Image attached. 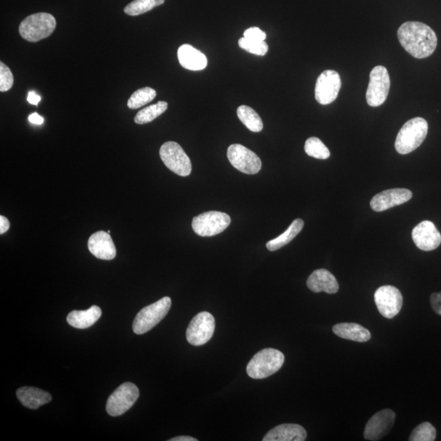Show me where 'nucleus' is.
<instances>
[{
    "label": "nucleus",
    "mask_w": 441,
    "mask_h": 441,
    "mask_svg": "<svg viewBox=\"0 0 441 441\" xmlns=\"http://www.w3.org/2000/svg\"><path fill=\"white\" fill-rule=\"evenodd\" d=\"M430 302L433 311L441 316V292L431 294Z\"/></svg>",
    "instance_id": "nucleus-34"
},
{
    "label": "nucleus",
    "mask_w": 441,
    "mask_h": 441,
    "mask_svg": "<svg viewBox=\"0 0 441 441\" xmlns=\"http://www.w3.org/2000/svg\"><path fill=\"white\" fill-rule=\"evenodd\" d=\"M333 332L339 338L354 342H365L370 340L371 333L367 328L356 323H340L333 327Z\"/></svg>",
    "instance_id": "nucleus-22"
},
{
    "label": "nucleus",
    "mask_w": 441,
    "mask_h": 441,
    "mask_svg": "<svg viewBox=\"0 0 441 441\" xmlns=\"http://www.w3.org/2000/svg\"><path fill=\"white\" fill-rule=\"evenodd\" d=\"M157 96L156 90L145 87V88L140 89L130 96L128 101V108L135 110L143 108V106L151 103Z\"/></svg>",
    "instance_id": "nucleus-27"
},
{
    "label": "nucleus",
    "mask_w": 441,
    "mask_h": 441,
    "mask_svg": "<svg viewBox=\"0 0 441 441\" xmlns=\"http://www.w3.org/2000/svg\"><path fill=\"white\" fill-rule=\"evenodd\" d=\"M29 121L34 124L41 125L45 120L38 113H33L29 116Z\"/></svg>",
    "instance_id": "nucleus-37"
},
{
    "label": "nucleus",
    "mask_w": 441,
    "mask_h": 441,
    "mask_svg": "<svg viewBox=\"0 0 441 441\" xmlns=\"http://www.w3.org/2000/svg\"><path fill=\"white\" fill-rule=\"evenodd\" d=\"M172 305L171 298L164 297L157 303L144 308L135 317L133 331L136 334H144L151 331L167 316Z\"/></svg>",
    "instance_id": "nucleus-5"
},
{
    "label": "nucleus",
    "mask_w": 441,
    "mask_h": 441,
    "mask_svg": "<svg viewBox=\"0 0 441 441\" xmlns=\"http://www.w3.org/2000/svg\"><path fill=\"white\" fill-rule=\"evenodd\" d=\"M159 156L166 166L177 175H190L192 166L190 158L180 145L175 142H167L159 150Z\"/></svg>",
    "instance_id": "nucleus-6"
},
{
    "label": "nucleus",
    "mask_w": 441,
    "mask_h": 441,
    "mask_svg": "<svg viewBox=\"0 0 441 441\" xmlns=\"http://www.w3.org/2000/svg\"><path fill=\"white\" fill-rule=\"evenodd\" d=\"M305 152L309 157H312L319 159H326L331 157V152L322 143L321 139L317 138H310L305 143Z\"/></svg>",
    "instance_id": "nucleus-28"
},
{
    "label": "nucleus",
    "mask_w": 441,
    "mask_h": 441,
    "mask_svg": "<svg viewBox=\"0 0 441 441\" xmlns=\"http://www.w3.org/2000/svg\"><path fill=\"white\" fill-rule=\"evenodd\" d=\"M391 80L386 68L377 66L370 72V83L366 92V101L372 108L384 104L389 94Z\"/></svg>",
    "instance_id": "nucleus-7"
},
{
    "label": "nucleus",
    "mask_w": 441,
    "mask_h": 441,
    "mask_svg": "<svg viewBox=\"0 0 441 441\" xmlns=\"http://www.w3.org/2000/svg\"><path fill=\"white\" fill-rule=\"evenodd\" d=\"M375 301L382 316L392 319L400 312L403 297L400 290L394 286L385 285L376 290Z\"/></svg>",
    "instance_id": "nucleus-11"
},
{
    "label": "nucleus",
    "mask_w": 441,
    "mask_h": 441,
    "mask_svg": "<svg viewBox=\"0 0 441 441\" xmlns=\"http://www.w3.org/2000/svg\"><path fill=\"white\" fill-rule=\"evenodd\" d=\"M178 57L181 66L189 71H203L208 66L206 56L190 45H183L179 48Z\"/></svg>",
    "instance_id": "nucleus-20"
},
{
    "label": "nucleus",
    "mask_w": 441,
    "mask_h": 441,
    "mask_svg": "<svg viewBox=\"0 0 441 441\" xmlns=\"http://www.w3.org/2000/svg\"><path fill=\"white\" fill-rule=\"evenodd\" d=\"M428 133V121L421 117L412 119L401 128L395 143L396 152L400 154H410L419 148Z\"/></svg>",
    "instance_id": "nucleus-2"
},
{
    "label": "nucleus",
    "mask_w": 441,
    "mask_h": 441,
    "mask_svg": "<svg viewBox=\"0 0 441 441\" xmlns=\"http://www.w3.org/2000/svg\"><path fill=\"white\" fill-rule=\"evenodd\" d=\"M436 438V430L433 425L428 421L419 424L411 433L410 441H433Z\"/></svg>",
    "instance_id": "nucleus-30"
},
{
    "label": "nucleus",
    "mask_w": 441,
    "mask_h": 441,
    "mask_svg": "<svg viewBox=\"0 0 441 441\" xmlns=\"http://www.w3.org/2000/svg\"><path fill=\"white\" fill-rule=\"evenodd\" d=\"M412 196L413 194L408 189H390V190L377 194L372 198L370 206L374 211L382 212L408 202Z\"/></svg>",
    "instance_id": "nucleus-16"
},
{
    "label": "nucleus",
    "mask_w": 441,
    "mask_h": 441,
    "mask_svg": "<svg viewBox=\"0 0 441 441\" xmlns=\"http://www.w3.org/2000/svg\"><path fill=\"white\" fill-rule=\"evenodd\" d=\"M307 431L298 424H281L268 431L263 441H304Z\"/></svg>",
    "instance_id": "nucleus-19"
},
{
    "label": "nucleus",
    "mask_w": 441,
    "mask_h": 441,
    "mask_svg": "<svg viewBox=\"0 0 441 441\" xmlns=\"http://www.w3.org/2000/svg\"><path fill=\"white\" fill-rule=\"evenodd\" d=\"M404 50L412 57L423 59L433 55L438 46V36L429 26L419 22H407L397 31Z\"/></svg>",
    "instance_id": "nucleus-1"
},
{
    "label": "nucleus",
    "mask_w": 441,
    "mask_h": 441,
    "mask_svg": "<svg viewBox=\"0 0 441 441\" xmlns=\"http://www.w3.org/2000/svg\"><path fill=\"white\" fill-rule=\"evenodd\" d=\"M10 227V222H9L8 218L3 215L0 216V234L3 235L6 233Z\"/></svg>",
    "instance_id": "nucleus-35"
},
{
    "label": "nucleus",
    "mask_w": 441,
    "mask_h": 441,
    "mask_svg": "<svg viewBox=\"0 0 441 441\" xmlns=\"http://www.w3.org/2000/svg\"><path fill=\"white\" fill-rule=\"evenodd\" d=\"M91 254L101 260H113L116 256V248L108 232L100 231L92 235L88 242Z\"/></svg>",
    "instance_id": "nucleus-17"
},
{
    "label": "nucleus",
    "mask_w": 441,
    "mask_h": 441,
    "mask_svg": "<svg viewBox=\"0 0 441 441\" xmlns=\"http://www.w3.org/2000/svg\"><path fill=\"white\" fill-rule=\"evenodd\" d=\"M101 310L98 306H92L85 311H73L67 316V323L76 328H88L99 321Z\"/></svg>",
    "instance_id": "nucleus-23"
},
{
    "label": "nucleus",
    "mask_w": 441,
    "mask_h": 441,
    "mask_svg": "<svg viewBox=\"0 0 441 441\" xmlns=\"http://www.w3.org/2000/svg\"><path fill=\"white\" fill-rule=\"evenodd\" d=\"M27 101L31 104L37 106L41 101V96L36 94V92L31 91L29 93Z\"/></svg>",
    "instance_id": "nucleus-36"
},
{
    "label": "nucleus",
    "mask_w": 441,
    "mask_h": 441,
    "mask_svg": "<svg viewBox=\"0 0 441 441\" xmlns=\"http://www.w3.org/2000/svg\"><path fill=\"white\" fill-rule=\"evenodd\" d=\"M14 83L13 73L3 62L0 63V91L7 92Z\"/></svg>",
    "instance_id": "nucleus-32"
},
{
    "label": "nucleus",
    "mask_w": 441,
    "mask_h": 441,
    "mask_svg": "<svg viewBox=\"0 0 441 441\" xmlns=\"http://www.w3.org/2000/svg\"><path fill=\"white\" fill-rule=\"evenodd\" d=\"M304 226V222L302 219H296L293 222L285 232L282 235H280L277 238L271 240L266 244V248L270 251L278 250L286 245H288L289 242L292 241L295 237H296L300 232L303 230Z\"/></svg>",
    "instance_id": "nucleus-24"
},
{
    "label": "nucleus",
    "mask_w": 441,
    "mask_h": 441,
    "mask_svg": "<svg viewBox=\"0 0 441 441\" xmlns=\"http://www.w3.org/2000/svg\"><path fill=\"white\" fill-rule=\"evenodd\" d=\"M57 27L52 14L38 13L28 16L19 26V34L27 41L36 43L50 37Z\"/></svg>",
    "instance_id": "nucleus-4"
},
{
    "label": "nucleus",
    "mask_w": 441,
    "mask_h": 441,
    "mask_svg": "<svg viewBox=\"0 0 441 441\" xmlns=\"http://www.w3.org/2000/svg\"><path fill=\"white\" fill-rule=\"evenodd\" d=\"M138 397V386L132 382H125L109 396L106 403V411L110 416L122 415L135 404Z\"/></svg>",
    "instance_id": "nucleus-9"
},
{
    "label": "nucleus",
    "mask_w": 441,
    "mask_h": 441,
    "mask_svg": "<svg viewBox=\"0 0 441 441\" xmlns=\"http://www.w3.org/2000/svg\"><path fill=\"white\" fill-rule=\"evenodd\" d=\"M17 396L24 406L31 410L40 408L52 400L48 392L31 386L21 387L17 391Z\"/></svg>",
    "instance_id": "nucleus-21"
},
{
    "label": "nucleus",
    "mask_w": 441,
    "mask_h": 441,
    "mask_svg": "<svg viewBox=\"0 0 441 441\" xmlns=\"http://www.w3.org/2000/svg\"><path fill=\"white\" fill-rule=\"evenodd\" d=\"M412 237L416 246L424 251L434 250L441 244V235L433 222L430 221L421 222L416 226Z\"/></svg>",
    "instance_id": "nucleus-15"
},
{
    "label": "nucleus",
    "mask_w": 441,
    "mask_h": 441,
    "mask_svg": "<svg viewBox=\"0 0 441 441\" xmlns=\"http://www.w3.org/2000/svg\"><path fill=\"white\" fill-rule=\"evenodd\" d=\"M284 354L274 348H266L256 354L247 366V374L254 379H263L281 369Z\"/></svg>",
    "instance_id": "nucleus-3"
},
{
    "label": "nucleus",
    "mask_w": 441,
    "mask_h": 441,
    "mask_svg": "<svg viewBox=\"0 0 441 441\" xmlns=\"http://www.w3.org/2000/svg\"><path fill=\"white\" fill-rule=\"evenodd\" d=\"M239 45L246 52L258 56H265L268 52V45L265 41H251L243 37L240 38Z\"/></svg>",
    "instance_id": "nucleus-31"
},
{
    "label": "nucleus",
    "mask_w": 441,
    "mask_h": 441,
    "mask_svg": "<svg viewBox=\"0 0 441 441\" xmlns=\"http://www.w3.org/2000/svg\"><path fill=\"white\" fill-rule=\"evenodd\" d=\"M231 224V217L225 212L210 211L193 218L192 229L200 236H213L222 233Z\"/></svg>",
    "instance_id": "nucleus-8"
},
{
    "label": "nucleus",
    "mask_w": 441,
    "mask_h": 441,
    "mask_svg": "<svg viewBox=\"0 0 441 441\" xmlns=\"http://www.w3.org/2000/svg\"><path fill=\"white\" fill-rule=\"evenodd\" d=\"M341 86L340 75L337 71H324L317 80L315 98L319 104H331L337 99Z\"/></svg>",
    "instance_id": "nucleus-12"
},
{
    "label": "nucleus",
    "mask_w": 441,
    "mask_h": 441,
    "mask_svg": "<svg viewBox=\"0 0 441 441\" xmlns=\"http://www.w3.org/2000/svg\"><path fill=\"white\" fill-rule=\"evenodd\" d=\"M308 287L314 293L324 292L328 294H336L339 289L338 281L331 273L326 269H319L309 276Z\"/></svg>",
    "instance_id": "nucleus-18"
},
{
    "label": "nucleus",
    "mask_w": 441,
    "mask_h": 441,
    "mask_svg": "<svg viewBox=\"0 0 441 441\" xmlns=\"http://www.w3.org/2000/svg\"><path fill=\"white\" fill-rule=\"evenodd\" d=\"M157 6V0H134L124 8V13L135 17L152 10Z\"/></svg>",
    "instance_id": "nucleus-29"
},
{
    "label": "nucleus",
    "mask_w": 441,
    "mask_h": 441,
    "mask_svg": "<svg viewBox=\"0 0 441 441\" xmlns=\"http://www.w3.org/2000/svg\"><path fill=\"white\" fill-rule=\"evenodd\" d=\"M237 115L246 128L252 132L259 133L263 129V120L256 111L248 106H240L237 109Z\"/></svg>",
    "instance_id": "nucleus-25"
},
{
    "label": "nucleus",
    "mask_w": 441,
    "mask_h": 441,
    "mask_svg": "<svg viewBox=\"0 0 441 441\" xmlns=\"http://www.w3.org/2000/svg\"><path fill=\"white\" fill-rule=\"evenodd\" d=\"M395 420L396 414L393 410H384L377 412L368 421L363 431V438L372 441L384 438L393 428Z\"/></svg>",
    "instance_id": "nucleus-14"
},
{
    "label": "nucleus",
    "mask_w": 441,
    "mask_h": 441,
    "mask_svg": "<svg viewBox=\"0 0 441 441\" xmlns=\"http://www.w3.org/2000/svg\"><path fill=\"white\" fill-rule=\"evenodd\" d=\"M164 3V0H157V6H161Z\"/></svg>",
    "instance_id": "nucleus-39"
},
{
    "label": "nucleus",
    "mask_w": 441,
    "mask_h": 441,
    "mask_svg": "<svg viewBox=\"0 0 441 441\" xmlns=\"http://www.w3.org/2000/svg\"><path fill=\"white\" fill-rule=\"evenodd\" d=\"M227 158L231 166L245 174H256L261 171V162L256 154L240 144L231 145Z\"/></svg>",
    "instance_id": "nucleus-13"
},
{
    "label": "nucleus",
    "mask_w": 441,
    "mask_h": 441,
    "mask_svg": "<svg viewBox=\"0 0 441 441\" xmlns=\"http://www.w3.org/2000/svg\"><path fill=\"white\" fill-rule=\"evenodd\" d=\"M168 109V103L166 101H158L157 104L147 106V108L140 110L136 115L134 119L135 123L138 124H145L152 122L166 113Z\"/></svg>",
    "instance_id": "nucleus-26"
},
{
    "label": "nucleus",
    "mask_w": 441,
    "mask_h": 441,
    "mask_svg": "<svg viewBox=\"0 0 441 441\" xmlns=\"http://www.w3.org/2000/svg\"><path fill=\"white\" fill-rule=\"evenodd\" d=\"M244 37L251 41H265L266 38V34L260 30L259 27H251L247 29L245 31Z\"/></svg>",
    "instance_id": "nucleus-33"
},
{
    "label": "nucleus",
    "mask_w": 441,
    "mask_h": 441,
    "mask_svg": "<svg viewBox=\"0 0 441 441\" xmlns=\"http://www.w3.org/2000/svg\"><path fill=\"white\" fill-rule=\"evenodd\" d=\"M215 331V317L206 312L198 313L189 324L186 333L187 341L196 347L205 345L210 340Z\"/></svg>",
    "instance_id": "nucleus-10"
},
{
    "label": "nucleus",
    "mask_w": 441,
    "mask_h": 441,
    "mask_svg": "<svg viewBox=\"0 0 441 441\" xmlns=\"http://www.w3.org/2000/svg\"><path fill=\"white\" fill-rule=\"evenodd\" d=\"M198 440L196 438H191V436L182 435L178 436V438H174L173 439L169 440V441H197Z\"/></svg>",
    "instance_id": "nucleus-38"
}]
</instances>
